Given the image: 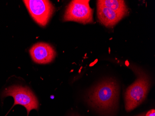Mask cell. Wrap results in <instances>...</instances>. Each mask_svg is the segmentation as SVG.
I'll list each match as a JSON object with an SVG mask.
<instances>
[{"mask_svg":"<svg viewBox=\"0 0 155 116\" xmlns=\"http://www.w3.org/2000/svg\"><path fill=\"white\" fill-rule=\"evenodd\" d=\"M118 86L115 81L107 79L98 84L88 94V102L103 111H111L117 105Z\"/></svg>","mask_w":155,"mask_h":116,"instance_id":"obj_1","label":"cell"},{"mask_svg":"<svg viewBox=\"0 0 155 116\" xmlns=\"http://www.w3.org/2000/svg\"><path fill=\"white\" fill-rule=\"evenodd\" d=\"M150 84L149 80L146 77L140 76L127 89L124 98L127 111L132 110L144 101L148 92Z\"/></svg>","mask_w":155,"mask_h":116,"instance_id":"obj_2","label":"cell"},{"mask_svg":"<svg viewBox=\"0 0 155 116\" xmlns=\"http://www.w3.org/2000/svg\"><path fill=\"white\" fill-rule=\"evenodd\" d=\"M88 0L72 1L67 7L63 20L82 24L93 23L94 10L91 8Z\"/></svg>","mask_w":155,"mask_h":116,"instance_id":"obj_3","label":"cell"},{"mask_svg":"<svg viewBox=\"0 0 155 116\" xmlns=\"http://www.w3.org/2000/svg\"><path fill=\"white\" fill-rule=\"evenodd\" d=\"M2 96L3 98L12 97L15 100L14 105L20 104L24 106L28 114L32 110H37L39 108L38 100L29 88L20 85H12L3 91Z\"/></svg>","mask_w":155,"mask_h":116,"instance_id":"obj_4","label":"cell"},{"mask_svg":"<svg viewBox=\"0 0 155 116\" xmlns=\"http://www.w3.org/2000/svg\"><path fill=\"white\" fill-rule=\"evenodd\" d=\"M23 2L34 21L40 26H46L54 11V8L49 1L24 0Z\"/></svg>","mask_w":155,"mask_h":116,"instance_id":"obj_5","label":"cell"},{"mask_svg":"<svg viewBox=\"0 0 155 116\" xmlns=\"http://www.w3.org/2000/svg\"><path fill=\"white\" fill-rule=\"evenodd\" d=\"M30 55L35 62L46 64L51 62L54 59L56 52L50 44L46 43H37L29 50Z\"/></svg>","mask_w":155,"mask_h":116,"instance_id":"obj_6","label":"cell"},{"mask_svg":"<svg viewBox=\"0 0 155 116\" xmlns=\"http://www.w3.org/2000/svg\"><path fill=\"white\" fill-rule=\"evenodd\" d=\"M97 15L101 23L108 28L114 26L125 16L97 3Z\"/></svg>","mask_w":155,"mask_h":116,"instance_id":"obj_7","label":"cell"},{"mask_svg":"<svg viewBox=\"0 0 155 116\" xmlns=\"http://www.w3.org/2000/svg\"><path fill=\"white\" fill-rule=\"evenodd\" d=\"M97 3L108 8H110L117 13L123 14L126 16L128 13L127 7L124 1L122 0H101L97 1Z\"/></svg>","mask_w":155,"mask_h":116,"instance_id":"obj_8","label":"cell"},{"mask_svg":"<svg viewBox=\"0 0 155 116\" xmlns=\"http://www.w3.org/2000/svg\"><path fill=\"white\" fill-rule=\"evenodd\" d=\"M145 116H155V110L154 109L151 110L147 112Z\"/></svg>","mask_w":155,"mask_h":116,"instance_id":"obj_9","label":"cell"},{"mask_svg":"<svg viewBox=\"0 0 155 116\" xmlns=\"http://www.w3.org/2000/svg\"><path fill=\"white\" fill-rule=\"evenodd\" d=\"M144 116V114H143V115H139V116Z\"/></svg>","mask_w":155,"mask_h":116,"instance_id":"obj_10","label":"cell"}]
</instances>
